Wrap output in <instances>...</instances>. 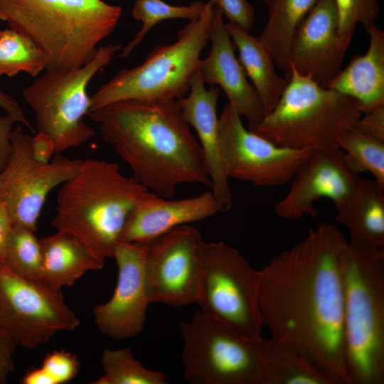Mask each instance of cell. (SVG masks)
<instances>
[{"instance_id":"cell-9","label":"cell","mask_w":384,"mask_h":384,"mask_svg":"<svg viewBox=\"0 0 384 384\" xmlns=\"http://www.w3.org/2000/svg\"><path fill=\"white\" fill-rule=\"evenodd\" d=\"M183 377L193 384H267L266 338L242 335L197 311L179 324Z\"/></svg>"},{"instance_id":"cell-27","label":"cell","mask_w":384,"mask_h":384,"mask_svg":"<svg viewBox=\"0 0 384 384\" xmlns=\"http://www.w3.org/2000/svg\"><path fill=\"white\" fill-rule=\"evenodd\" d=\"M47 67V59L28 37L6 28L0 33V76H14L23 72L38 76Z\"/></svg>"},{"instance_id":"cell-1","label":"cell","mask_w":384,"mask_h":384,"mask_svg":"<svg viewBox=\"0 0 384 384\" xmlns=\"http://www.w3.org/2000/svg\"><path fill=\"white\" fill-rule=\"evenodd\" d=\"M346 242L334 224L319 223L260 270L259 309L270 338L303 356L334 384H351L341 272Z\"/></svg>"},{"instance_id":"cell-39","label":"cell","mask_w":384,"mask_h":384,"mask_svg":"<svg viewBox=\"0 0 384 384\" xmlns=\"http://www.w3.org/2000/svg\"><path fill=\"white\" fill-rule=\"evenodd\" d=\"M16 345L0 336V384L5 383L14 370L12 355Z\"/></svg>"},{"instance_id":"cell-2","label":"cell","mask_w":384,"mask_h":384,"mask_svg":"<svg viewBox=\"0 0 384 384\" xmlns=\"http://www.w3.org/2000/svg\"><path fill=\"white\" fill-rule=\"evenodd\" d=\"M101 137L149 191L171 198L178 186L210 188L198 141L176 100H124L90 111Z\"/></svg>"},{"instance_id":"cell-15","label":"cell","mask_w":384,"mask_h":384,"mask_svg":"<svg viewBox=\"0 0 384 384\" xmlns=\"http://www.w3.org/2000/svg\"><path fill=\"white\" fill-rule=\"evenodd\" d=\"M146 244L118 242L114 250L118 276L111 298L93 309L95 322L105 335L124 340L144 328L150 304L144 275Z\"/></svg>"},{"instance_id":"cell-40","label":"cell","mask_w":384,"mask_h":384,"mask_svg":"<svg viewBox=\"0 0 384 384\" xmlns=\"http://www.w3.org/2000/svg\"><path fill=\"white\" fill-rule=\"evenodd\" d=\"M12 223L5 206L0 203V263H4L5 250Z\"/></svg>"},{"instance_id":"cell-38","label":"cell","mask_w":384,"mask_h":384,"mask_svg":"<svg viewBox=\"0 0 384 384\" xmlns=\"http://www.w3.org/2000/svg\"><path fill=\"white\" fill-rule=\"evenodd\" d=\"M0 107L5 111L6 114L15 119L16 122H18L26 127L32 133H36L34 128L26 118L22 107L16 100L1 90Z\"/></svg>"},{"instance_id":"cell-31","label":"cell","mask_w":384,"mask_h":384,"mask_svg":"<svg viewBox=\"0 0 384 384\" xmlns=\"http://www.w3.org/2000/svg\"><path fill=\"white\" fill-rule=\"evenodd\" d=\"M4 264L23 279L40 282L42 252L35 233L12 225L6 242Z\"/></svg>"},{"instance_id":"cell-4","label":"cell","mask_w":384,"mask_h":384,"mask_svg":"<svg viewBox=\"0 0 384 384\" xmlns=\"http://www.w3.org/2000/svg\"><path fill=\"white\" fill-rule=\"evenodd\" d=\"M121 15L120 6L103 0H0V21L40 48L46 70L88 63Z\"/></svg>"},{"instance_id":"cell-37","label":"cell","mask_w":384,"mask_h":384,"mask_svg":"<svg viewBox=\"0 0 384 384\" xmlns=\"http://www.w3.org/2000/svg\"><path fill=\"white\" fill-rule=\"evenodd\" d=\"M31 144L33 156L38 161L43 164L50 161L55 154V145L48 134L37 132L32 136Z\"/></svg>"},{"instance_id":"cell-5","label":"cell","mask_w":384,"mask_h":384,"mask_svg":"<svg viewBox=\"0 0 384 384\" xmlns=\"http://www.w3.org/2000/svg\"><path fill=\"white\" fill-rule=\"evenodd\" d=\"M343 334L351 384L384 383V250L346 242Z\"/></svg>"},{"instance_id":"cell-22","label":"cell","mask_w":384,"mask_h":384,"mask_svg":"<svg viewBox=\"0 0 384 384\" xmlns=\"http://www.w3.org/2000/svg\"><path fill=\"white\" fill-rule=\"evenodd\" d=\"M336 209V220L350 231V240L373 249L384 247V188L359 178L348 198Z\"/></svg>"},{"instance_id":"cell-36","label":"cell","mask_w":384,"mask_h":384,"mask_svg":"<svg viewBox=\"0 0 384 384\" xmlns=\"http://www.w3.org/2000/svg\"><path fill=\"white\" fill-rule=\"evenodd\" d=\"M16 122L12 117L0 115V174L6 168L11 155V134Z\"/></svg>"},{"instance_id":"cell-41","label":"cell","mask_w":384,"mask_h":384,"mask_svg":"<svg viewBox=\"0 0 384 384\" xmlns=\"http://www.w3.org/2000/svg\"><path fill=\"white\" fill-rule=\"evenodd\" d=\"M23 384H55L50 375L41 367L28 371L22 378Z\"/></svg>"},{"instance_id":"cell-7","label":"cell","mask_w":384,"mask_h":384,"mask_svg":"<svg viewBox=\"0 0 384 384\" xmlns=\"http://www.w3.org/2000/svg\"><path fill=\"white\" fill-rule=\"evenodd\" d=\"M215 0L205 3L201 16L191 21L171 44L159 45L139 65L118 71L90 97V111L124 101L176 100L187 95L209 40Z\"/></svg>"},{"instance_id":"cell-33","label":"cell","mask_w":384,"mask_h":384,"mask_svg":"<svg viewBox=\"0 0 384 384\" xmlns=\"http://www.w3.org/2000/svg\"><path fill=\"white\" fill-rule=\"evenodd\" d=\"M80 363L75 354L65 351L48 353L42 368L53 379L55 384L67 382L78 373Z\"/></svg>"},{"instance_id":"cell-28","label":"cell","mask_w":384,"mask_h":384,"mask_svg":"<svg viewBox=\"0 0 384 384\" xmlns=\"http://www.w3.org/2000/svg\"><path fill=\"white\" fill-rule=\"evenodd\" d=\"M104 374L93 384H166L164 373L146 368L129 348H106L101 356Z\"/></svg>"},{"instance_id":"cell-20","label":"cell","mask_w":384,"mask_h":384,"mask_svg":"<svg viewBox=\"0 0 384 384\" xmlns=\"http://www.w3.org/2000/svg\"><path fill=\"white\" fill-rule=\"evenodd\" d=\"M205 83L197 70L193 75L189 93L177 100L186 122L196 132L203 162L211 183L210 191L223 211L230 209L233 194L223 159L217 114L220 90Z\"/></svg>"},{"instance_id":"cell-12","label":"cell","mask_w":384,"mask_h":384,"mask_svg":"<svg viewBox=\"0 0 384 384\" xmlns=\"http://www.w3.org/2000/svg\"><path fill=\"white\" fill-rule=\"evenodd\" d=\"M31 137L21 126L11 132L10 158L0 174V203L13 226L36 233L47 196L77 174L83 160L56 154L50 162L41 163L33 156Z\"/></svg>"},{"instance_id":"cell-10","label":"cell","mask_w":384,"mask_h":384,"mask_svg":"<svg viewBox=\"0 0 384 384\" xmlns=\"http://www.w3.org/2000/svg\"><path fill=\"white\" fill-rule=\"evenodd\" d=\"M199 260L201 275L196 303L199 311L245 336L262 338L260 270L223 241H202Z\"/></svg>"},{"instance_id":"cell-6","label":"cell","mask_w":384,"mask_h":384,"mask_svg":"<svg viewBox=\"0 0 384 384\" xmlns=\"http://www.w3.org/2000/svg\"><path fill=\"white\" fill-rule=\"evenodd\" d=\"M291 68L287 86L276 105L247 129L284 147L313 151L339 148L338 137L354 129L361 117L358 102Z\"/></svg>"},{"instance_id":"cell-11","label":"cell","mask_w":384,"mask_h":384,"mask_svg":"<svg viewBox=\"0 0 384 384\" xmlns=\"http://www.w3.org/2000/svg\"><path fill=\"white\" fill-rule=\"evenodd\" d=\"M80 325L65 304L61 289L23 279L0 263V336L16 346L33 349L60 331Z\"/></svg>"},{"instance_id":"cell-19","label":"cell","mask_w":384,"mask_h":384,"mask_svg":"<svg viewBox=\"0 0 384 384\" xmlns=\"http://www.w3.org/2000/svg\"><path fill=\"white\" fill-rule=\"evenodd\" d=\"M223 211L212 191L171 200L146 191L126 220L118 242L147 244L171 229Z\"/></svg>"},{"instance_id":"cell-17","label":"cell","mask_w":384,"mask_h":384,"mask_svg":"<svg viewBox=\"0 0 384 384\" xmlns=\"http://www.w3.org/2000/svg\"><path fill=\"white\" fill-rule=\"evenodd\" d=\"M338 25L334 0H317L297 28L289 50L291 66L324 87L342 70L353 36H339Z\"/></svg>"},{"instance_id":"cell-24","label":"cell","mask_w":384,"mask_h":384,"mask_svg":"<svg viewBox=\"0 0 384 384\" xmlns=\"http://www.w3.org/2000/svg\"><path fill=\"white\" fill-rule=\"evenodd\" d=\"M225 28L267 114L279 101L288 81L277 74L273 58L257 37L231 22L226 23Z\"/></svg>"},{"instance_id":"cell-23","label":"cell","mask_w":384,"mask_h":384,"mask_svg":"<svg viewBox=\"0 0 384 384\" xmlns=\"http://www.w3.org/2000/svg\"><path fill=\"white\" fill-rule=\"evenodd\" d=\"M39 241L42 252L40 282L52 289L71 286L86 272L104 266L105 262L66 233L57 230Z\"/></svg>"},{"instance_id":"cell-21","label":"cell","mask_w":384,"mask_h":384,"mask_svg":"<svg viewBox=\"0 0 384 384\" xmlns=\"http://www.w3.org/2000/svg\"><path fill=\"white\" fill-rule=\"evenodd\" d=\"M366 32L367 51L355 55L326 87L355 99L364 114L384 106V32L375 24Z\"/></svg>"},{"instance_id":"cell-8","label":"cell","mask_w":384,"mask_h":384,"mask_svg":"<svg viewBox=\"0 0 384 384\" xmlns=\"http://www.w3.org/2000/svg\"><path fill=\"white\" fill-rule=\"evenodd\" d=\"M122 48L121 43L100 46L86 65L46 71L22 90L33 112L37 132L48 134L55 154L80 146L95 135L84 120L90 110L87 87L94 76Z\"/></svg>"},{"instance_id":"cell-3","label":"cell","mask_w":384,"mask_h":384,"mask_svg":"<svg viewBox=\"0 0 384 384\" xmlns=\"http://www.w3.org/2000/svg\"><path fill=\"white\" fill-rule=\"evenodd\" d=\"M60 186L52 225L97 259L113 257L128 215L148 189L117 164L95 159L83 160L79 172Z\"/></svg>"},{"instance_id":"cell-16","label":"cell","mask_w":384,"mask_h":384,"mask_svg":"<svg viewBox=\"0 0 384 384\" xmlns=\"http://www.w3.org/2000/svg\"><path fill=\"white\" fill-rule=\"evenodd\" d=\"M359 178L341 149L315 151L298 169L274 212L284 220H301L305 215L316 218V201L329 198L337 208L351 195Z\"/></svg>"},{"instance_id":"cell-13","label":"cell","mask_w":384,"mask_h":384,"mask_svg":"<svg viewBox=\"0 0 384 384\" xmlns=\"http://www.w3.org/2000/svg\"><path fill=\"white\" fill-rule=\"evenodd\" d=\"M219 129L229 178L255 186L274 187L291 181L315 152L282 146L250 131L229 104L219 117Z\"/></svg>"},{"instance_id":"cell-30","label":"cell","mask_w":384,"mask_h":384,"mask_svg":"<svg viewBox=\"0 0 384 384\" xmlns=\"http://www.w3.org/2000/svg\"><path fill=\"white\" fill-rule=\"evenodd\" d=\"M338 144L355 171L370 173L384 188V140L353 129L338 137Z\"/></svg>"},{"instance_id":"cell-35","label":"cell","mask_w":384,"mask_h":384,"mask_svg":"<svg viewBox=\"0 0 384 384\" xmlns=\"http://www.w3.org/2000/svg\"><path fill=\"white\" fill-rule=\"evenodd\" d=\"M366 135L384 140V106L376 107L361 117L354 127Z\"/></svg>"},{"instance_id":"cell-43","label":"cell","mask_w":384,"mask_h":384,"mask_svg":"<svg viewBox=\"0 0 384 384\" xmlns=\"http://www.w3.org/2000/svg\"><path fill=\"white\" fill-rule=\"evenodd\" d=\"M0 33H1V30H0Z\"/></svg>"},{"instance_id":"cell-26","label":"cell","mask_w":384,"mask_h":384,"mask_svg":"<svg viewBox=\"0 0 384 384\" xmlns=\"http://www.w3.org/2000/svg\"><path fill=\"white\" fill-rule=\"evenodd\" d=\"M265 366L267 384H334L303 356L271 338L265 341Z\"/></svg>"},{"instance_id":"cell-14","label":"cell","mask_w":384,"mask_h":384,"mask_svg":"<svg viewBox=\"0 0 384 384\" xmlns=\"http://www.w3.org/2000/svg\"><path fill=\"white\" fill-rule=\"evenodd\" d=\"M202 241L199 230L187 224L146 244L144 275L150 304L178 308L197 303Z\"/></svg>"},{"instance_id":"cell-32","label":"cell","mask_w":384,"mask_h":384,"mask_svg":"<svg viewBox=\"0 0 384 384\" xmlns=\"http://www.w3.org/2000/svg\"><path fill=\"white\" fill-rule=\"evenodd\" d=\"M338 13V34L353 35L358 23L367 31L375 24L379 14L378 0H334Z\"/></svg>"},{"instance_id":"cell-25","label":"cell","mask_w":384,"mask_h":384,"mask_svg":"<svg viewBox=\"0 0 384 384\" xmlns=\"http://www.w3.org/2000/svg\"><path fill=\"white\" fill-rule=\"evenodd\" d=\"M262 1L267 8V21L257 38L288 81L292 73L289 50L293 37L317 0Z\"/></svg>"},{"instance_id":"cell-18","label":"cell","mask_w":384,"mask_h":384,"mask_svg":"<svg viewBox=\"0 0 384 384\" xmlns=\"http://www.w3.org/2000/svg\"><path fill=\"white\" fill-rule=\"evenodd\" d=\"M223 14L215 5L209 31L211 49L201 59L198 71L204 83L218 85L225 93L229 105L248 122L247 127L260 122L265 112L261 101L239 60L235 55L233 43L223 20Z\"/></svg>"},{"instance_id":"cell-29","label":"cell","mask_w":384,"mask_h":384,"mask_svg":"<svg viewBox=\"0 0 384 384\" xmlns=\"http://www.w3.org/2000/svg\"><path fill=\"white\" fill-rule=\"evenodd\" d=\"M205 3L191 2L188 6H173L162 0H135L132 9L134 19L142 23V28L124 48L119 57L127 58L142 41L146 33L158 23L171 18H184L190 21L198 19Z\"/></svg>"},{"instance_id":"cell-42","label":"cell","mask_w":384,"mask_h":384,"mask_svg":"<svg viewBox=\"0 0 384 384\" xmlns=\"http://www.w3.org/2000/svg\"><path fill=\"white\" fill-rule=\"evenodd\" d=\"M0 187H1V178H0Z\"/></svg>"},{"instance_id":"cell-34","label":"cell","mask_w":384,"mask_h":384,"mask_svg":"<svg viewBox=\"0 0 384 384\" xmlns=\"http://www.w3.org/2000/svg\"><path fill=\"white\" fill-rule=\"evenodd\" d=\"M216 5L228 22L250 31L255 21L254 7L247 0H215Z\"/></svg>"}]
</instances>
